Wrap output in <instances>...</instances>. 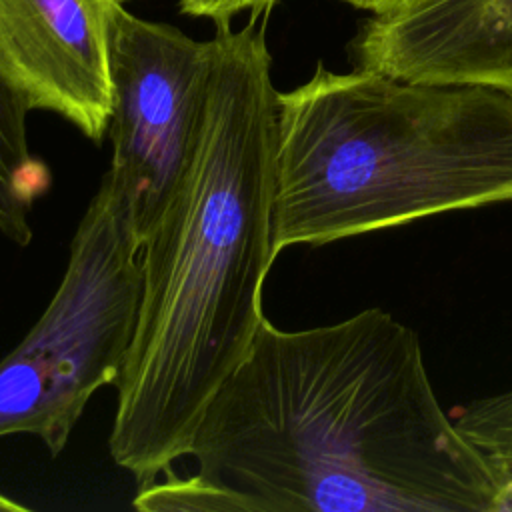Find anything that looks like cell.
Masks as SVG:
<instances>
[{
  "label": "cell",
  "mask_w": 512,
  "mask_h": 512,
  "mask_svg": "<svg viewBox=\"0 0 512 512\" xmlns=\"http://www.w3.org/2000/svg\"><path fill=\"white\" fill-rule=\"evenodd\" d=\"M360 10H368L372 14H378V12H384L388 8H392L394 4H398L400 0H344Z\"/></svg>",
  "instance_id": "7c38bea8"
},
{
  "label": "cell",
  "mask_w": 512,
  "mask_h": 512,
  "mask_svg": "<svg viewBox=\"0 0 512 512\" xmlns=\"http://www.w3.org/2000/svg\"><path fill=\"white\" fill-rule=\"evenodd\" d=\"M214 44L176 26L110 14L112 112L106 172L142 246L192 158L204 114Z\"/></svg>",
  "instance_id": "5b68a950"
},
{
  "label": "cell",
  "mask_w": 512,
  "mask_h": 512,
  "mask_svg": "<svg viewBox=\"0 0 512 512\" xmlns=\"http://www.w3.org/2000/svg\"><path fill=\"white\" fill-rule=\"evenodd\" d=\"M28 104L0 72V232L28 246L30 212L50 186L48 166L28 146Z\"/></svg>",
  "instance_id": "ba28073f"
},
{
  "label": "cell",
  "mask_w": 512,
  "mask_h": 512,
  "mask_svg": "<svg viewBox=\"0 0 512 512\" xmlns=\"http://www.w3.org/2000/svg\"><path fill=\"white\" fill-rule=\"evenodd\" d=\"M246 512H502L504 482L442 410L414 330L380 308L262 320L190 454Z\"/></svg>",
  "instance_id": "6da1fadb"
},
{
  "label": "cell",
  "mask_w": 512,
  "mask_h": 512,
  "mask_svg": "<svg viewBox=\"0 0 512 512\" xmlns=\"http://www.w3.org/2000/svg\"><path fill=\"white\" fill-rule=\"evenodd\" d=\"M116 0H0V72L30 110L102 142L112 112L110 14Z\"/></svg>",
  "instance_id": "8992f818"
},
{
  "label": "cell",
  "mask_w": 512,
  "mask_h": 512,
  "mask_svg": "<svg viewBox=\"0 0 512 512\" xmlns=\"http://www.w3.org/2000/svg\"><path fill=\"white\" fill-rule=\"evenodd\" d=\"M140 242L104 174L44 314L0 360V438L30 434L58 456L88 400L114 384L132 342Z\"/></svg>",
  "instance_id": "277c9868"
},
{
  "label": "cell",
  "mask_w": 512,
  "mask_h": 512,
  "mask_svg": "<svg viewBox=\"0 0 512 512\" xmlns=\"http://www.w3.org/2000/svg\"><path fill=\"white\" fill-rule=\"evenodd\" d=\"M166 480L138 486L132 502L142 512H246L244 504L224 488L208 482L200 474L180 478L174 470Z\"/></svg>",
  "instance_id": "30bf717a"
},
{
  "label": "cell",
  "mask_w": 512,
  "mask_h": 512,
  "mask_svg": "<svg viewBox=\"0 0 512 512\" xmlns=\"http://www.w3.org/2000/svg\"><path fill=\"white\" fill-rule=\"evenodd\" d=\"M512 202V92L332 72L278 92L272 252Z\"/></svg>",
  "instance_id": "3957f363"
},
{
  "label": "cell",
  "mask_w": 512,
  "mask_h": 512,
  "mask_svg": "<svg viewBox=\"0 0 512 512\" xmlns=\"http://www.w3.org/2000/svg\"><path fill=\"white\" fill-rule=\"evenodd\" d=\"M182 14L196 18H210L216 24L230 22L242 12L260 14L268 10L276 0H178Z\"/></svg>",
  "instance_id": "8fae6325"
},
{
  "label": "cell",
  "mask_w": 512,
  "mask_h": 512,
  "mask_svg": "<svg viewBox=\"0 0 512 512\" xmlns=\"http://www.w3.org/2000/svg\"><path fill=\"white\" fill-rule=\"evenodd\" d=\"M454 424L496 470L512 510V390L466 406Z\"/></svg>",
  "instance_id": "9c48e42d"
},
{
  "label": "cell",
  "mask_w": 512,
  "mask_h": 512,
  "mask_svg": "<svg viewBox=\"0 0 512 512\" xmlns=\"http://www.w3.org/2000/svg\"><path fill=\"white\" fill-rule=\"evenodd\" d=\"M356 68L512 92V0H400L354 40Z\"/></svg>",
  "instance_id": "52a82bcc"
},
{
  "label": "cell",
  "mask_w": 512,
  "mask_h": 512,
  "mask_svg": "<svg viewBox=\"0 0 512 512\" xmlns=\"http://www.w3.org/2000/svg\"><path fill=\"white\" fill-rule=\"evenodd\" d=\"M192 158L140 246L136 326L108 438L138 486L190 454L206 406L248 352L276 260L270 236L278 90L266 28L216 24Z\"/></svg>",
  "instance_id": "7a4b0ae2"
},
{
  "label": "cell",
  "mask_w": 512,
  "mask_h": 512,
  "mask_svg": "<svg viewBox=\"0 0 512 512\" xmlns=\"http://www.w3.org/2000/svg\"><path fill=\"white\" fill-rule=\"evenodd\" d=\"M0 510H2V512H26L28 506L22 504V502L12 500V498L6 496L4 492H0Z\"/></svg>",
  "instance_id": "4fadbf2b"
}]
</instances>
